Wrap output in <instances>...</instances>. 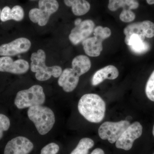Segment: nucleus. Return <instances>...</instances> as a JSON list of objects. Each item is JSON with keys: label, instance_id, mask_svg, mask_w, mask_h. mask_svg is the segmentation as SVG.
Wrapping results in <instances>:
<instances>
[{"label": "nucleus", "instance_id": "1", "mask_svg": "<svg viewBox=\"0 0 154 154\" xmlns=\"http://www.w3.org/2000/svg\"><path fill=\"white\" fill-rule=\"evenodd\" d=\"M78 107L80 114L90 122L99 123L105 117L106 104L97 94L83 95L79 101Z\"/></svg>", "mask_w": 154, "mask_h": 154}, {"label": "nucleus", "instance_id": "2", "mask_svg": "<svg viewBox=\"0 0 154 154\" xmlns=\"http://www.w3.org/2000/svg\"><path fill=\"white\" fill-rule=\"evenodd\" d=\"M28 115L39 134L42 135L48 133L55 123V115L53 111L45 106L38 105L29 107Z\"/></svg>", "mask_w": 154, "mask_h": 154}, {"label": "nucleus", "instance_id": "3", "mask_svg": "<svg viewBox=\"0 0 154 154\" xmlns=\"http://www.w3.org/2000/svg\"><path fill=\"white\" fill-rule=\"evenodd\" d=\"M46 54L44 51L39 49L37 52L31 54L30 69L31 71L36 73L35 77L39 81H45L51 76L58 78L62 72V69L58 66H47L45 64Z\"/></svg>", "mask_w": 154, "mask_h": 154}, {"label": "nucleus", "instance_id": "4", "mask_svg": "<svg viewBox=\"0 0 154 154\" xmlns=\"http://www.w3.org/2000/svg\"><path fill=\"white\" fill-rule=\"evenodd\" d=\"M45 100L43 89L39 85H35L27 90L18 92L14 104L19 109L42 105Z\"/></svg>", "mask_w": 154, "mask_h": 154}, {"label": "nucleus", "instance_id": "5", "mask_svg": "<svg viewBox=\"0 0 154 154\" xmlns=\"http://www.w3.org/2000/svg\"><path fill=\"white\" fill-rule=\"evenodd\" d=\"M130 125V123L127 120L118 122H105L99 127L98 133L102 139L107 140L110 143H114Z\"/></svg>", "mask_w": 154, "mask_h": 154}, {"label": "nucleus", "instance_id": "6", "mask_svg": "<svg viewBox=\"0 0 154 154\" xmlns=\"http://www.w3.org/2000/svg\"><path fill=\"white\" fill-rule=\"evenodd\" d=\"M143 132V127L138 122L130 124L116 142L117 148L128 151L132 148L134 142L139 138Z\"/></svg>", "mask_w": 154, "mask_h": 154}, {"label": "nucleus", "instance_id": "7", "mask_svg": "<svg viewBox=\"0 0 154 154\" xmlns=\"http://www.w3.org/2000/svg\"><path fill=\"white\" fill-rule=\"evenodd\" d=\"M31 42L28 38L21 37L0 46V56H14L28 51L31 47Z\"/></svg>", "mask_w": 154, "mask_h": 154}, {"label": "nucleus", "instance_id": "8", "mask_svg": "<svg viewBox=\"0 0 154 154\" xmlns=\"http://www.w3.org/2000/svg\"><path fill=\"white\" fill-rule=\"evenodd\" d=\"M29 64L23 59L14 61L10 57H0V72H7L14 74H22L28 71Z\"/></svg>", "mask_w": 154, "mask_h": 154}, {"label": "nucleus", "instance_id": "9", "mask_svg": "<svg viewBox=\"0 0 154 154\" xmlns=\"http://www.w3.org/2000/svg\"><path fill=\"white\" fill-rule=\"evenodd\" d=\"M33 143L25 137L12 139L7 143L4 154H28L33 149Z\"/></svg>", "mask_w": 154, "mask_h": 154}, {"label": "nucleus", "instance_id": "10", "mask_svg": "<svg viewBox=\"0 0 154 154\" xmlns=\"http://www.w3.org/2000/svg\"><path fill=\"white\" fill-rule=\"evenodd\" d=\"M94 27L95 24L92 20H84L72 29L69 39L73 44L77 45L88 38L94 31Z\"/></svg>", "mask_w": 154, "mask_h": 154}, {"label": "nucleus", "instance_id": "11", "mask_svg": "<svg viewBox=\"0 0 154 154\" xmlns=\"http://www.w3.org/2000/svg\"><path fill=\"white\" fill-rule=\"evenodd\" d=\"M124 33L125 36L138 34L147 38H152L154 36V23L149 20L131 23L124 28Z\"/></svg>", "mask_w": 154, "mask_h": 154}, {"label": "nucleus", "instance_id": "12", "mask_svg": "<svg viewBox=\"0 0 154 154\" xmlns=\"http://www.w3.org/2000/svg\"><path fill=\"white\" fill-rule=\"evenodd\" d=\"M79 76L72 68L65 69L59 77L58 84L63 91L70 93L74 91L79 81Z\"/></svg>", "mask_w": 154, "mask_h": 154}, {"label": "nucleus", "instance_id": "13", "mask_svg": "<svg viewBox=\"0 0 154 154\" xmlns=\"http://www.w3.org/2000/svg\"><path fill=\"white\" fill-rule=\"evenodd\" d=\"M119 72L117 68L113 65H108L97 71L91 80L93 86H96L105 79L114 80L117 78Z\"/></svg>", "mask_w": 154, "mask_h": 154}, {"label": "nucleus", "instance_id": "14", "mask_svg": "<svg viewBox=\"0 0 154 154\" xmlns=\"http://www.w3.org/2000/svg\"><path fill=\"white\" fill-rule=\"evenodd\" d=\"M102 42L103 40L95 36L86 38L82 42L85 53L91 57L99 56L103 50Z\"/></svg>", "mask_w": 154, "mask_h": 154}, {"label": "nucleus", "instance_id": "15", "mask_svg": "<svg viewBox=\"0 0 154 154\" xmlns=\"http://www.w3.org/2000/svg\"><path fill=\"white\" fill-rule=\"evenodd\" d=\"M72 66L74 71L80 77L90 69L91 61L89 57L85 55L77 56L72 61Z\"/></svg>", "mask_w": 154, "mask_h": 154}, {"label": "nucleus", "instance_id": "16", "mask_svg": "<svg viewBox=\"0 0 154 154\" xmlns=\"http://www.w3.org/2000/svg\"><path fill=\"white\" fill-rule=\"evenodd\" d=\"M64 3L71 7L73 13L77 16L85 15L91 9L90 3L86 0H64Z\"/></svg>", "mask_w": 154, "mask_h": 154}, {"label": "nucleus", "instance_id": "17", "mask_svg": "<svg viewBox=\"0 0 154 154\" xmlns=\"http://www.w3.org/2000/svg\"><path fill=\"white\" fill-rule=\"evenodd\" d=\"M50 16L39 8L31 9L29 13L30 20L40 26H45L47 24Z\"/></svg>", "mask_w": 154, "mask_h": 154}, {"label": "nucleus", "instance_id": "18", "mask_svg": "<svg viewBox=\"0 0 154 154\" xmlns=\"http://www.w3.org/2000/svg\"><path fill=\"white\" fill-rule=\"evenodd\" d=\"M94 145L93 140L88 137L83 138L70 154H88L89 150L94 146Z\"/></svg>", "mask_w": 154, "mask_h": 154}, {"label": "nucleus", "instance_id": "19", "mask_svg": "<svg viewBox=\"0 0 154 154\" xmlns=\"http://www.w3.org/2000/svg\"><path fill=\"white\" fill-rule=\"evenodd\" d=\"M38 8L45 13L51 16L59 8V4L57 0H39Z\"/></svg>", "mask_w": 154, "mask_h": 154}, {"label": "nucleus", "instance_id": "20", "mask_svg": "<svg viewBox=\"0 0 154 154\" xmlns=\"http://www.w3.org/2000/svg\"><path fill=\"white\" fill-rule=\"evenodd\" d=\"M129 48L131 51L136 54H142L148 51L150 49V45L146 42L141 41L130 46Z\"/></svg>", "mask_w": 154, "mask_h": 154}, {"label": "nucleus", "instance_id": "21", "mask_svg": "<svg viewBox=\"0 0 154 154\" xmlns=\"http://www.w3.org/2000/svg\"><path fill=\"white\" fill-rule=\"evenodd\" d=\"M145 92L148 98L154 102V70L146 84Z\"/></svg>", "mask_w": 154, "mask_h": 154}, {"label": "nucleus", "instance_id": "22", "mask_svg": "<svg viewBox=\"0 0 154 154\" xmlns=\"http://www.w3.org/2000/svg\"><path fill=\"white\" fill-rule=\"evenodd\" d=\"M94 36L98 37L102 40L109 38L111 34V30L107 27L98 26L94 28Z\"/></svg>", "mask_w": 154, "mask_h": 154}, {"label": "nucleus", "instance_id": "23", "mask_svg": "<svg viewBox=\"0 0 154 154\" xmlns=\"http://www.w3.org/2000/svg\"><path fill=\"white\" fill-rule=\"evenodd\" d=\"M24 17V11L22 7L19 5H16L11 9V19L19 22L22 21Z\"/></svg>", "mask_w": 154, "mask_h": 154}, {"label": "nucleus", "instance_id": "24", "mask_svg": "<svg viewBox=\"0 0 154 154\" xmlns=\"http://www.w3.org/2000/svg\"><path fill=\"white\" fill-rule=\"evenodd\" d=\"M11 122L8 116L0 113V140L3 137L4 131H7L10 128Z\"/></svg>", "mask_w": 154, "mask_h": 154}, {"label": "nucleus", "instance_id": "25", "mask_svg": "<svg viewBox=\"0 0 154 154\" xmlns=\"http://www.w3.org/2000/svg\"><path fill=\"white\" fill-rule=\"evenodd\" d=\"M135 14L131 10L128 9H123L119 15V19L122 22H132L135 19Z\"/></svg>", "mask_w": 154, "mask_h": 154}, {"label": "nucleus", "instance_id": "26", "mask_svg": "<svg viewBox=\"0 0 154 154\" xmlns=\"http://www.w3.org/2000/svg\"><path fill=\"white\" fill-rule=\"evenodd\" d=\"M59 149V146L57 144L51 143L46 145L42 149L40 154H57Z\"/></svg>", "mask_w": 154, "mask_h": 154}, {"label": "nucleus", "instance_id": "27", "mask_svg": "<svg viewBox=\"0 0 154 154\" xmlns=\"http://www.w3.org/2000/svg\"><path fill=\"white\" fill-rule=\"evenodd\" d=\"M121 8L125 9V6L122 0H109L108 8L110 11H115Z\"/></svg>", "mask_w": 154, "mask_h": 154}, {"label": "nucleus", "instance_id": "28", "mask_svg": "<svg viewBox=\"0 0 154 154\" xmlns=\"http://www.w3.org/2000/svg\"><path fill=\"white\" fill-rule=\"evenodd\" d=\"M11 9L8 6L5 7L1 12V19L2 22H5L11 20Z\"/></svg>", "mask_w": 154, "mask_h": 154}, {"label": "nucleus", "instance_id": "29", "mask_svg": "<svg viewBox=\"0 0 154 154\" xmlns=\"http://www.w3.org/2000/svg\"><path fill=\"white\" fill-rule=\"evenodd\" d=\"M124 3L125 6L128 7V10H135L138 8L139 6V4L137 0H122Z\"/></svg>", "mask_w": 154, "mask_h": 154}, {"label": "nucleus", "instance_id": "30", "mask_svg": "<svg viewBox=\"0 0 154 154\" xmlns=\"http://www.w3.org/2000/svg\"><path fill=\"white\" fill-rule=\"evenodd\" d=\"M91 154H105V152L100 148H96L95 149Z\"/></svg>", "mask_w": 154, "mask_h": 154}, {"label": "nucleus", "instance_id": "31", "mask_svg": "<svg viewBox=\"0 0 154 154\" xmlns=\"http://www.w3.org/2000/svg\"><path fill=\"white\" fill-rule=\"evenodd\" d=\"M82 22V19H79V18L77 19L75 21V26H78Z\"/></svg>", "mask_w": 154, "mask_h": 154}, {"label": "nucleus", "instance_id": "32", "mask_svg": "<svg viewBox=\"0 0 154 154\" xmlns=\"http://www.w3.org/2000/svg\"><path fill=\"white\" fill-rule=\"evenodd\" d=\"M152 134H153V136L154 137V125L153 128Z\"/></svg>", "mask_w": 154, "mask_h": 154}, {"label": "nucleus", "instance_id": "33", "mask_svg": "<svg viewBox=\"0 0 154 154\" xmlns=\"http://www.w3.org/2000/svg\"><path fill=\"white\" fill-rule=\"evenodd\" d=\"M1 12H2V11H1V10H0V17H1Z\"/></svg>", "mask_w": 154, "mask_h": 154}, {"label": "nucleus", "instance_id": "34", "mask_svg": "<svg viewBox=\"0 0 154 154\" xmlns=\"http://www.w3.org/2000/svg\"><path fill=\"white\" fill-rule=\"evenodd\" d=\"M153 154H154V153Z\"/></svg>", "mask_w": 154, "mask_h": 154}]
</instances>
